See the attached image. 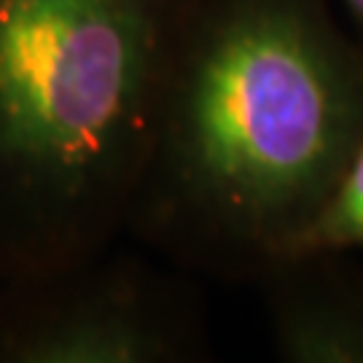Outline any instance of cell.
<instances>
[{
    "instance_id": "cell-1",
    "label": "cell",
    "mask_w": 363,
    "mask_h": 363,
    "mask_svg": "<svg viewBox=\"0 0 363 363\" xmlns=\"http://www.w3.org/2000/svg\"><path fill=\"white\" fill-rule=\"evenodd\" d=\"M363 143V43L334 0H189L124 240L256 286Z\"/></svg>"
},
{
    "instance_id": "cell-2",
    "label": "cell",
    "mask_w": 363,
    "mask_h": 363,
    "mask_svg": "<svg viewBox=\"0 0 363 363\" xmlns=\"http://www.w3.org/2000/svg\"><path fill=\"white\" fill-rule=\"evenodd\" d=\"M189 0H0V280L127 234Z\"/></svg>"
},
{
    "instance_id": "cell-3",
    "label": "cell",
    "mask_w": 363,
    "mask_h": 363,
    "mask_svg": "<svg viewBox=\"0 0 363 363\" xmlns=\"http://www.w3.org/2000/svg\"><path fill=\"white\" fill-rule=\"evenodd\" d=\"M196 277L124 240L65 269L0 280V363H202Z\"/></svg>"
},
{
    "instance_id": "cell-4",
    "label": "cell",
    "mask_w": 363,
    "mask_h": 363,
    "mask_svg": "<svg viewBox=\"0 0 363 363\" xmlns=\"http://www.w3.org/2000/svg\"><path fill=\"white\" fill-rule=\"evenodd\" d=\"M256 288L286 363H363V267L352 253H286Z\"/></svg>"
},
{
    "instance_id": "cell-5",
    "label": "cell",
    "mask_w": 363,
    "mask_h": 363,
    "mask_svg": "<svg viewBox=\"0 0 363 363\" xmlns=\"http://www.w3.org/2000/svg\"><path fill=\"white\" fill-rule=\"evenodd\" d=\"M312 250L363 253V143L286 253Z\"/></svg>"
},
{
    "instance_id": "cell-6",
    "label": "cell",
    "mask_w": 363,
    "mask_h": 363,
    "mask_svg": "<svg viewBox=\"0 0 363 363\" xmlns=\"http://www.w3.org/2000/svg\"><path fill=\"white\" fill-rule=\"evenodd\" d=\"M339 13L345 16V22L350 25L355 38L363 43V0H334Z\"/></svg>"
}]
</instances>
